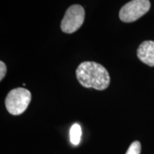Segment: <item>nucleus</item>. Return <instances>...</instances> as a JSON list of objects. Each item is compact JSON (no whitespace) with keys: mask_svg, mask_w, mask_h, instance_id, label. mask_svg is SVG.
<instances>
[{"mask_svg":"<svg viewBox=\"0 0 154 154\" xmlns=\"http://www.w3.org/2000/svg\"><path fill=\"white\" fill-rule=\"evenodd\" d=\"M77 80L85 88H93L103 91L109 87L111 79L104 66L94 61H84L79 65L76 71Z\"/></svg>","mask_w":154,"mask_h":154,"instance_id":"1","label":"nucleus"},{"mask_svg":"<svg viewBox=\"0 0 154 154\" xmlns=\"http://www.w3.org/2000/svg\"><path fill=\"white\" fill-rule=\"evenodd\" d=\"M32 100V94L24 88L11 90L5 99V106L8 112L14 116L22 114L26 110Z\"/></svg>","mask_w":154,"mask_h":154,"instance_id":"2","label":"nucleus"},{"mask_svg":"<svg viewBox=\"0 0 154 154\" xmlns=\"http://www.w3.org/2000/svg\"><path fill=\"white\" fill-rule=\"evenodd\" d=\"M150 8L149 0H132L121 7L119 18L123 22H134L146 14Z\"/></svg>","mask_w":154,"mask_h":154,"instance_id":"3","label":"nucleus"},{"mask_svg":"<svg viewBox=\"0 0 154 154\" xmlns=\"http://www.w3.org/2000/svg\"><path fill=\"white\" fill-rule=\"evenodd\" d=\"M85 11L82 6L74 5L69 7L61 22V29L66 34L76 32L84 24Z\"/></svg>","mask_w":154,"mask_h":154,"instance_id":"4","label":"nucleus"},{"mask_svg":"<svg viewBox=\"0 0 154 154\" xmlns=\"http://www.w3.org/2000/svg\"><path fill=\"white\" fill-rule=\"evenodd\" d=\"M139 60L149 66H154V41H145L137 49Z\"/></svg>","mask_w":154,"mask_h":154,"instance_id":"5","label":"nucleus"},{"mask_svg":"<svg viewBox=\"0 0 154 154\" xmlns=\"http://www.w3.org/2000/svg\"><path fill=\"white\" fill-rule=\"evenodd\" d=\"M82 137V128L80 125L74 124L70 129V140L73 145H78Z\"/></svg>","mask_w":154,"mask_h":154,"instance_id":"6","label":"nucleus"},{"mask_svg":"<svg viewBox=\"0 0 154 154\" xmlns=\"http://www.w3.org/2000/svg\"><path fill=\"white\" fill-rule=\"evenodd\" d=\"M141 150V146L139 141H134L131 144L126 154H140Z\"/></svg>","mask_w":154,"mask_h":154,"instance_id":"7","label":"nucleus"},{"mask_svg":"<svg viewBox=\"0 0 154 154\" xmlns=\"http://www.w3.org/2000/svg\"><path fill=\"white\" fill-rule=\"evenodd\" d=\"M7 74V66L2 61H0V81H2Z\"/></svg>","mask_w":154,"mask_h":154,"instance_id":"8","label":"nucleus"}]
</instances>
